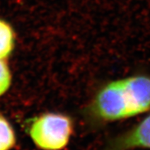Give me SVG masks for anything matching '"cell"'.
I'll return each instance as SVG.
<instances>
[{
	"instance_id": "cell-1",
	"label": "cell",
	"mask_w": 150,
	"mask_h": 150,
	"mask_svg": "<svg viewBox=\"0 0 150 150\" xmlns=\"http://www.w3.org/2000/svg\"><path fill=\"white\" fill-rule=\"evenodd\" d=\"M150 109V76L138 75L112 81L96 95L91 114L100 120L129 118Z\"/></svg>"
},
{
	"instance_id": "cell-2",
	"label": "cell",
	"mask_w": 150,
	"mask_h": 150,
	"mask_svg": "<svg viewBox=\"0 0 150 150\" xmlns=\"http://www.w3.org/2000/svg\"><path fill=\"white\" fill-rule=\"evenodd\" d=\"M73 132L71 119L60 113H46L36 118L29 133L34 143L42 150L63 149Z\"/></svg>"
},
{
	"instance_id": "cell-3",
	"label": "cell",
	"mask_w": 150,
	"mask_h": 150,
	"mask_svg": "<svg viewBox=\"0 0 150 150\" xmlns=\"http://www.w3.org/2000/svg\"><path fill=\"white\" fill-rule=\"evenodd\" d=\"M150 149V115L136 127L112 142L109 150Z\"/></svg>"
},
{
	"instance_id": "cell-4",
	"label": "cell",
	"mask_w": 150,
	"mask_h": 150,
	"mask_svg": "<svg viewBox=\"0 0 150 150\" xmlns=\"http://www.w3.org/2000/svg\"><path fill=\"white\" fill-rule=\"evenodd\" d=\"M15 34L12 26L0 19V59L6 60L13 51Z\"/></svg>"
},
{
	"instance_id": "cell-5",
	"label": "cell",
	"mask_w": 150,
	"mask_h": 150,
	"mask_svg": "<svg viewBox=\"0 0 150 150\" xmlns=\"http://www.w3.org/2000/svg\"><path fill=\"white\" fill-rule=\"evenodd\" d=\"M16 142L14 129L7 120L0 115V150H10Z\"/></svg>"
},
{
	"instance_id": "cell-6",
	"label": "cell",
	"mask_w": 150,
	"mask_h": 150,
	"mask_svg": "<svg viewBox=\"0 0 150 150\" xmlns=\"http://www.w3.org/2000/svg\"><path fill=\"white\" fill-rule=\"evenodd\" d=\"M12 76L5 60L0 59V96L8 91L11 85Z\"/></svg>"
}]
</instances>
